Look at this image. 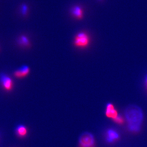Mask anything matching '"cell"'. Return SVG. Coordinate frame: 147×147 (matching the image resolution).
<instances>
[{"label": "cell", "instance_id": "6", "mask_svg": "<svg viewBox=\"0 0 147 147\" xmlns=\"http://www.w3.org/2000/svg\"><path fill=\"white\" fill-rule=\"evenodd\" d=\"M30 72V69L29 67L24 65L15 71L14 75L16 78H23L28 75Z\"/></svg>", "mask_w": 147, "mask_h": 147}, {"label": "cell", "instance_id": "11", "mask_svg": "<svg viewBox=\"0 0 147 147\" xmlns=\"http://www.w3.org/2000/svg\"><path fill=\"white\" fill-rule=\"evenodd\" d=\"M17 42L20 46L25 48H27L30 46V41L26 35H21L19 36L17 39Z\"/></svg>", "mask_w": 147, "mask_h": 147}, {"label": "cell", "instance_id": "14", "mask_svg": "<svg viewBox=\"0 0 147 147\" xmlns=\"http://www.w3.org/2000/svg\"><path fill=\"white\" fill-rule=\"evenodd\" d=\"M146 83H147V77L146 78Z\"/></svg>", "mask_w": 147, "mask_h": 147}, {"label": "cell", "instance_id": "1", "mask_svg": "<svg viewBox=\"0 0 147 147\" xmlns=\"http://www.w3.org/2000/svg\"><path fill=\"white\" fill-rule=\"evenodd\" d=\"M125 114L129 130L133 132L139 131L144 119L141 109L136 105H130L125 110Z\"/></svg>", "mask_w": 147, "mask_h": 147}, {"label": "cell", "instance_id": "13", "mask_svg": "<svg viewBox=\"0 0 147 147\" xmlns=\"http://www.w3.org/2000/svg\"><path fill=\"white\" fill-rule=\"evenodd\" d=\"M98 1H99L102 2L103 1V0H98Z\"/></svg>", "mask_w": 147, "mask_h": 147}, {"label": "cell", "instance_id": "12", "mask_svg": "<svg viewBox=\"0 0 147 147\" xmlns=\"http://www.w3.org/2000/svg\"><path fill=\"white\" fill-rule=\"evenodd\" d=\"M113 120L116 123L119 124H122L124 122V119L123 117L119 115H118V116L115 119H113Z\"/></svg>", "mask_w": 147, "mask_h": 147}, {"label": "cell", "instance_id": "8", "mask_svg": "<svg viewBox=\"0 0 147 147\" xmlns=\"http://www.w3.org/2000/svg\"><path fill=\"white\" fill-rule=\"evenodd\" d=\"M119 138V133L115 130L109 129L106 133V140L109 143H112Z\"/></svg>", "mask_w": 147, "mask_h": 147}, {"label": "cell", "instance_id": "2", "mask_svg": "<svg viewBox=\"0 0 147 147\" xmlns=\"http://www.w3.org/2000/svg\"><path fill=\"white\" fill-rule=\"evenodd\" d=\"M90 42V38L86 32L81 31L78 33L74 38V46L79 48H87Z\"/></svg>", "mask_w": 147, "mask_h": 147}, {"label": "cell", "instance_id": "3", "mask_svg": "<svg viewBox=\"0 0 147 147\" xmlns=\"http://www.w3.org/2000/svg\"><path fill=\"white\" fill-rule=\"evenodd\" d=\"M80 147H95V139L91 133L85 132L82 133L78 139Z\"/></svg>", "mask_w": 147, "mask_h": 147}, {"label": "cell", "instance_id": "5", "mask_svg": "<svg viewBox=\"0 0 147 147\" xmlns=\"http://www.w3.org/2000/svg\"><path fill=\"white\" fill-rule=\"evenodd\" d=\"M71 16L77 20H81L84 17V11L83 8L79 5H75L70 10Z\"/></svg>", "mask_w": 147, "mask_h": 147}, {"label": "cell", "instance_id": "9", "mask_svg": "<svg viewBox=\"0 0 147 147\" xmlns=\"http://www.w3.org/2000/svg\"><path fill=\"white\" fill-rule=\"evenodd\" d=\"M19 12L21 16L24 18H26L29 14V7L27 4L23 3L19 5Z\"/></svg>", "mask_w": 147, "mask_h": 147}, {"label": "cell", "instance_id": "7", "mask_svg": "<svg viewBox=\"0 0 147 147\" xmlns=\"http://www.w3.org/2000/svg\"><path fill=\"white\" fill-rule=\"evenodd\" d=\"M105 115L109 118L114 119L118 116V112L116 110L112 103H108L107 104L105 112Z\"/></svg>", "mask_w": 147, "mask_h": 147}, {"label": "cell", "instance_id": "4", "mask_svg": "<svg viewBox=\"0 0 147 147\" xmlns=\"http://www.w3.org/2000/svg\"><path fill=\"white\" fill-rule=\"evenodd\" d=\"M0 83L3 89L6 91H11L13 89V81L6 74L2 73L0 74Z\"/></svg>", "mask_w": 147, "mask_h": 147}, {"label": "cell", "instance_id": "10", "mask_svg": "<svg viewBox=\"0 0 147 147\" xmlns=\"http://www.w3.org/2000/svg\"><path fill=\"white\" fill-rule=\"evenodd\" d=\"M16 134L19 137L23 138L26 137L28 133L27 128L23 125H19L15 129Z\"/></svg>", "mask_w": 147, "mask_h": 147}]
</instances>
